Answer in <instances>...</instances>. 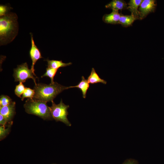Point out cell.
<instances>
[{
    "label": "cell",
    "mask_w": 164,
    "mask_h": 164,
    "mask_svg": "<svg viewBox=\"0 0 164 164\" xmlns=\"http://www.w3.org/2000/svg\"><path fill=\"white\" fill-rule=\"evenodd\" d=\"M17 16L11 12L1 17L0 19V45L11 42L16 36L18 30Z\"/></svg>",
    "instance_id": "6da1fadb"
},
{
    "label": "cell",
    "mask_w": 164,
    "mask_h": 164,
    "mask_svg": "<svg viewBox=\"0 0 164 164\" xmlns=\"http://www.w3.org/2000/svg\"><path fill=\"white\" fill-rule=\"evenodd\" d=\"M68 89V87L62 86L56 82L49 84H36L34 87L35 93L33 99L46 102H52L59 94Z\"/></svg>",
    "instance_id": "7a4b0ae2"
},
{
    "label": "cell",
    "mask_w": 164,
    "mask_h": 164,
    "mask_svg": "<svg viewBox=\"0 0 164 164\" xmlns=\"http://www.w3.org/2000/svg\"><path fill=\"white\" fill-rule=\"evenodd\" d=\"M24 107L28 114L37 116L45 120L53 119L50 107L46 102L29 98L26 101Z\"/></svg>",
    "instance_id": "3957f363"
},
{
    "label": "cell",
    "mask_w": 164,
    "mask_h": 164,
    "mask_svg": "<svg viewBox=\"0 0 164 164\" xmlns=\"http://www.w3.org/2000/svg\"><path fill=\"white\" fill-rule=\"evenodd\" d=\"M52 103V106L50 107L53 119L56 121H61L68 126H71V124L67 118L68 114L67 109L69 107V105H65L62 99L58 104H56L53 101Z\"/></svg>",
    "instance_id": "277c9868"
},
{
    "label": "cell",
    "mask_w": 164,
    "mask_h": 164,
    "mask_svg": "<svg viewBox=\"0 0 164 164\" xmlns=\"http://www.w3.org/2000/svg\"><path fill=\"white\" fill-rule=\"evenodd\" d=\"M13 71V76L15 81L23 83L27 80L31 78L33 80L35 85L36 84V78L33 76L34 75L32 70L29 68L26 63L18 65Z\"/></svg>",
    "instance_id": "5b68a950"
},
{
    "label": "cell",
    "mask_w": 164,
    "mask_h": 164,
    "mask_svg": "<svg viewBox=\"0 0 164 164\" xmlns=\"http://www.w3.org/2000/svg\"><path fill=\"white\" fill-rule=\"evenodd\" d=\"M156 5L155 0H142L138 9L139 19H143L149 14L154 12L156 9Z\"/></svg>",
    "instance_id": "8992f818"
},
{
    "label": "cell",
    "mask_w": 164,
    "mask_h": 164,
    "mask_svg": "<svg viewBox=\"0 0 164 164\" xmlns=\"http://www.w3.org/2000/svg\"><path fill=\"white\" fill-rule=\"evenodd\" d=\"M30 34L31 46L29 52V53L32 61L31 70H32L34 76L36 77L34 73V65L36 62L39 59L43 57L41 56L40 50L35 43L32 35L31 33Z\"/></svg>",
    "instance_id": "52a82bcc"
},
{
    "label": "cell",
    "mask_w": 164,
    "mask_h": 164,
    "mask_svg": "<svg viewBox=\"0 0 164 164\" xmlns=\"http://www.w3.org/2000/svg\"><path fill=\"white\" fill-rule=\"evenodd\" d=\"M15 103L12 102L9 105L0 107V114L5 118L8 123L12 122V119L15 113Z\"/></svg>",
    "instance_id": "ba28073f"
},
{
    "label": "cell",
    "mask_w": 164,
    "mask_h": 164,
    "mask_svg": "<svg viewBox=\"0 0 164 164\" xmlns=\"http://www.w3.org/2000/svg\"><path fill=\"white\" fill-rule=\"evenodd\" d=\"M120 17V14L118 11L112 10V12L109 14H105L103 16L102 20L104 22L112 24H119Z\"/></svg>",
    "instance_id": "9c48e42d"
},
{
    "label": "cell",
    "mask_w": 164,
    "mask_h": 164,
    "mask_svg": "<svg viewBox=\"0 0 164 164\" xmlns=\"http://www.w3.org/2000/svg\"><path fill=\"white\" fill-rule=\"evenodd\" d=\"M105 8L118 11L127 9V4L123 0H113L105 5Z\"/></svg>",
    "instance_id": "30bf717a"
},
{
    "label": "cell",
    "mask_w": 164,
    "mask_h": 164,
    "mask_svg": "<svg viewBox=\"0 0 164 164\" xmlns=\"http://www.w3.org/2000/svg\"><path fill=\"white\" fill-rule=\"evenodd\" d=\"M142 0H130L128 4L127 9L131 12V15L136 19H139V12L138 8Z\"/></svg>",
    "instance_id": "8fae6325"
},
{
    "label": "cell",
    "mask_w": 164,
    "mask_h": 164,
    "mask_svg": "<svg viewBox=\"0 0 164 164\" xmlns=\"http://www.w3.org/2000/svg\"><path fill=\"white\" fill-rule=\"evenodd\" d=\"M81 79V80L77 85L69 86L68 87V88H70L73 87L79 88L82 92L83 97L84 98H85L86 97L87 90L89 88L90 84L87 80L85 79L83 76L82 77Z\"/></svg>",
    "instance_id": "7c38bea8"
},
{
    "label": "cell",
    "mask_w": 164,
    "mask_h": 164,
    "mask_svg": "<svg viewBox=\"0 0 164 164\" xmlns=\"http://www.w3.org/2000/svg\"><path fill=\"white\" fill-rule=\"evenodd\" d=\"M136 19L131 15H125L120 14V17L119 21V24L124 27H128L132 25Z\"/></svg>",
    "instance_id": "4fadbf2b"
},
{
    "label": "cell",
    "mask_w": 164,
    "mask_h": 164,
    "mask_svg": "<svg viewBox=\"0 0 164 164\" xmlns=\"http://www.w3.org/2000/svg\"><path fill=\"white\" fill-rule=\"evenodd\" d=\"M87 80L89 84H91L100 83L104 84H107L106 81L100 78L94 68H92L91 73L87 78Z\"/></svg>",
    "instance_id": "5bb4252c"
},
{
    "label": "cell",
    "mask_w": 164,
    "mask_h": 164,
    "mask_svg": "<svg viewBox=\"0 0 164 164\" xmlns=\"http://www.w3.org/2000/svg\"><path fill=\"white\" fill-rule=\"evenodd\" d=\"M45 60L47 62L48 67L56 69H58L60 67L69 66L72 64V63L70 62L67 63H63L61 60H50L49 59H46Z\"/></svg>",
    "instance_id": "9a60e30c"
},
{
    "label": "cell",
    "mask_w": 164,
    "mask_h": 164,
    "mask_svg": "<svg viewBox=\"0 0 164 164\" xmlns=\"http://www.w3.org/2000/svg\"><path fill=\"white\" fill-rule=\"evenodd\" d=\"M13 122L9 123L7 126L0 125V141L5 138L9 133Z\"/></svg>",
    "instance_id": "2e32d148"
},
{
    "label": "cell",
    "mask_w": 164,
    "mask_h": 164,
    "mask_svg": "<svg viewBox=\"0 0 164 164\" xmlns=\"http://www.w3.org/2000/svg\"><path fill=\"white\" fill-rule=\"evenodd\" d=\"M58 69H53L50 67H47L46 68L45 73L41 76V77H48L51 79V83H54L53 81L54 77L57 73Z\"/></svg>",
    "instance_id": "e0dca14e"
},
{
    "label": "cell",
    "mask_w": 164,
    "mask_h": 164,
    "mask_svg": "<svg viewBox=\"0 0 164 164\" xmlns=\"http://www.w3.org/2000/svg\"><path fill=\"white\" fill-rule=\"evenodd\" d=\"M35 93L34 89H32L29 87H26L23 94L22 95L21 99L23 101L25 98H33Z\"/></svg>",
    "instance_id": "ac0fdd59"
},
{
    "label": "cell",
    "mask_w": 164,
    "mask_h": 164,
    "mask_svg": "<svg viewBox=\"0 0 164 164\" xmlns=\"http://www.w3.org/2000/svg\"><path fill=\"white\" fill-rule=\"evenodd\" d=\"M25 88L22 83L20 82L19 84L15 86L14 91L15 94L18 97L21 98V96L24 92Z\"/></svg>",
    "instance_id": "d6986e66"
},
{
    "label": "cell",
    "mask_w": 164,
    "mask_h": 164,
    "mask_svg": "<svg viewBox=\"0 0 164 164\" xmlns=\"http://www.w3.org/2000/svg\"><path fill=\"white\" fill-rule=\"evenodd\" d=\"M11 99L8 96L2 95L0 98V107L7 106L12 102Z\"/></svg>",
    "instance_id": "ffe728a7"
},
{
    "label": "cell",
    "mask_w": 164,
    "mask_h": 164,
    "mask_svg": "<svg viewBox=\"0 0 164 164\" xmlns=\"http://www.w3.org/2000/svg\"><path fill=\"white\" fill-rule=\"evenodd\" d=\"M11 8L6 5H1L0 6V16L2 17L8 13L9 10Z\"/></svg>",
    "instance_id": "44dd1931"
},
{
    "label": "cell",
    "mask_w": 164,
    "mask_h": 164,
    "mask_svg": "<svg viewBox=\"0 0 164 164\" xmlns=\"http://www.w3.org/2000/svg\"><path fill=\"white\" fill-rule=\"evenodd\" d=\"M122 164H138V161L132 159L126 160Z\"/></svg>",
    "instance_id": "7402d4cb"
},
{
    "label": "cell",
    "mask_w": 164,
    "mask_h": 164,
    "mask_svg": "<svg viewBox=\"0 0 164 164\" xmlns=\"http://www.w3.org/2000/svg\"><path fill=\"white\" fill-rule=\"evenodd\" d=\"M8 123L4 117L0 114V124L1 125L6 126Z\"/></svg>",
    "instance_id": "603a6c76"
}]
</instances>
